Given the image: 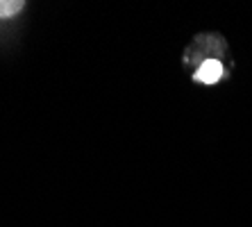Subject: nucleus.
Segmentation results:
<instances>
[{
    "label": "nucleus",
    "instance_id": "f257e3e1",
    "mask_svg": "<svg viewBox=\"0 0 252 227\" xmlns=\"http://www.w3.org/2000/svg\"><path fill=\"white\" fill-rule=\"evenodd\" d=\"M223 75H225V68L220 64V59L209 57L198 66V70L193 73V80L200 82V84H216V82L223 80Z\"/></svg>",
    "mask_w": 252,
    "mask_h": 227
},
{
    "label": "nucleus",
    "instance_id": "f03ea898",
    "mask_svg": "<svg viewBox=\"0 0 252 227\" xmlns=\"http://www.w3.org/2000/svg\"><path fill=\"white\" fill-rule=\"evenodd\" d=\"M23 7H25V2H21V0H0V18L16 16Z\"/></svg>",
    "mask_w": 252,
    "mask_h": 227
}]
</instances>
